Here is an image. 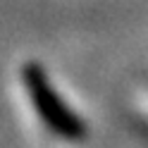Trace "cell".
Listing matches in <instances>:
<instances>
[{"instance_id": "cell-1", "label": "cell", "mask_w": 148, "mask_h": 148, "mask_svg": "<svg viewBox=\"0 0 148 148\" xmlns=\"http://www.w3.org/2000/svg\"><path fill=\"white\" fill-rule=\"evenodd\" d=\"M22 81H24V88H26V93H29L31 103H34V110L38 112L43 124L53 134H58L62 138H79L81 136V132H84L81 122L77 119V115H72L67 110V105L55 93V88L48 84L41 64H36V62L24 64Z\"/></svg>"}]
</instances>
